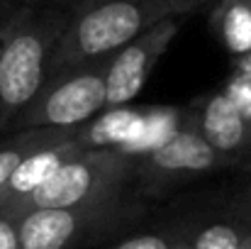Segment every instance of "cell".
<instances>
[{
    "label": "cell",
    "mask_w": 251,
    "mask_h": 249,
    "mask_svg": "<svg viewBox=\"0 0 251 249\" xmlns=\"http://www.w3.org/2000/svg\"><path fill=\"white\" fill-rule=\"evenodd\" d=\"M2 32H5V22L0 25V39H2Z\"/></svg>",
    "instance_id": "18"
},
{
    "label": "cell",
    "mask_w": 251,
    "mask_h": 249,
    "mask_svg": "<svg viewBox=\"0 0 251 249\" xmlns=\"http://www.w3.org/2000/svg\"><path fill=\"white\" fill-rule=\"evenodd\" d=\"M15 2H37V0H15Z\"/></svg>",
    "instance_id": "19"
},
{
    "label": "cell",
    "mask_w": 251,
    "mask_h": 249,
    "mask_svg": "<svg viewBox=\"0 0 251 249\" xmlns=\"http://www.w3.org/2000/svg\"><path fill=\"white\" fill-rule=\"evenodd\" d=\"M173 245L168 242V237L164 235H134L129 240H125L122 245H117L115 249H171Z\"/></svg>",
    "instance_id": "13"
},
{
    "label": "cell",
    "mask_w": 251,
    "mask_h": 249,
    "mask_svg": "<svg viewBox=\"0 0 251 249\" xmlns=\"http://www.w3.org/2000/svg\"><path fill=\"white\" fill-rule=\"evenodd\" d=\"M0 249H22L15 220H10L5 215H0Z\"/></svg>",
    "instance_id": "14"
},
{
    "label": "cell",
    "mask_w": 251,
    "mask_h": 249,
    "mask_svg": "<svg viewBox=\"0 0 251 249\" xmlns=\"http://www.w3.org/2000/svg\"><path fill=\"white\" fill-rule=\"evenodd\" d=\"M185 17H168L120 47L107 56L105 66V95L107 108H120L132 103L144 83L149 81L151 71L168 52L171 42L178 34V27Z\"/></svg>",
    "instance_id": "6"
},
{
    "label": "cell",
    "mask_w": 251,
    "mask_h": 249,
    "mask_svg": "<svg viewBox=\"0 0 251 249\" xmlns=\"http://www.w3.org/2000/svg\"><path fill=\"white\" fill-rule=\"evenodd\" d=\"M51 2H71V0H51Z\"/></svg>",
    "instance_id": "20"
},
{
    "label": "cell",
    "mask_w": 251,
    "mask_h": 249,
    "mask_svg": "<svg viewBox=\"0 0 251 249\" xmlns=\"http://www.w3.org/2000/svg\"><path fill=\"white\" fill-rule=\"evenodd\" d=\"M134 173V154L122 147H88L61 164L34 193L7 208L5 218L15 220L34 208H71L105 200L122 193L125 181Z\"/></svg>",
    "instance_id": "3"
},
{
    "label": "cell",
    "mask_w": 251,
    "mask_h": 249,
    "mask_svg": "<svg viewBox=\"0 0 251 249\" xmlns=\"http://www.w3.org/2000/svg\"><path fill=\"white\" fill-rule=\"evenodd\" d=\"M122 213L120 195L71 205V208H34L15 218L22 249H71L85 235L105 227Z\"/></svg>",
    "instance_id": "5"
},
{
    "label": "cell",
    "mask_w": 251,
    "mask_h": 249,
    "mask_svg": "<svg viewBox=\"0 0 251 249\" xmlns=\"http://www.w3.org/2000/svg\"><path fill=\"white\" fill-rule=\"evenodd\" d=\"M69 15L25 10L5 22L0 39V132L32 103L49 79L51 54Z\"/></svg>",
    "instance_id": "2"
},
{
    "label": "cell",
    "mask_w": 251,
    "mask_h": 249,
    "mask_svg": "<svg viewBox=\"0 0 251 249\" xmlns=\"http://www.w3.org/2000/svg\"><path fill=\"white\" fill-rule=\"evenodd\" d=\"M83 149H88L85 137H78L74 130H69L56 142L44 144L37 152H32L29 157H25L20 166L12 171V176L0 186V213H5L7 208L20 203L29 193H34L44 181L51 178V173L59 166L66 164L71 157L81 154Z\"/></svg>",
    "instance_id": "9"
},
{
    "label": "cell",
    "mask_w": 251,
    "mask_h": 249,
    "mask_svg": "<svg viewBox=\"0 0 251 249\" xmlns=\"http://www.w3.org/2000/svg\"><path fill=\"white\" fill-rule=\"evenodd\" d=\"M212 25L234 59L251 56V0H217Z\"/></svg>",
    "instance_id": "10"
},
{
    "label": "cell",
    "mask_w": 251,
    "mask_h": 249,
    "mask_svg": "<svg viewBox=\"0 0 251 249\" xmlns=\"http://www.w3.org/2000/svg\"><path fill=\"white\" fill-rule=\"evenodd\" d=\"M171 249H193V245H173Z\"/></svg>",
    "instance_id": "17"
},
{
    "label": "cell",
    "mask_w": 251,
    "mask_h": 249,
    "mask_svg": "<svg viewBox=\"0 0 251 249\" xmlns=\"http://www.w3.org/2000/svg\"><path fill=\"white\" fill-rule=\"evenodd\" d=\"M239 249H251V222L247 225L244 235H242V242H239Z\"/></svg>",
    "instance_id": "15"
},
{
    "label": "cell",
    "mask_w": 251,
    "mask_h": 249,
    "mask_svg": "<svg viewBox=\"0 0 251 249\" xmlns=\"http://www.w3.org/2000/svg\"><path fill=\"white\" fill-rule=\"evenodd\" d=\"M220 166H225L222 159L200 135L193 117L176 127L161 142L134 157V173H139L142 181L149 186L207 173Z\"/></svg>",
    "instance_id": "7"
},
{
    "label": "cell",
    "mask_w": 251,
    "mask_h": 249,
    "mask_svg": "<svg viewBox=\"0 0 251 249\" xmlns=\"http://www.w3.org/2000/svg\"><path fill=\"white\" fill-rule=\"evenodd\" d=\"M237 66L239 69H244L247 74L251 76V56H244V59H237Z\"/></svg>",
    "instance_id": "16"
},
{
    "label": "cell",
    "mask_w": 251,
    "mask_h": 249,
    "mask_svg": "<svg viewBox=\"0 0 251 249\" xmlns=\"http://www.w3.org/2000/svg\"><path fill=\"white\" fill-rule=\"evenodd\" d=\"M200 135L210 142L225 166L251 168V132L237 105L222 90L207 95L193 115Z\"/></svg>",
    "instance_id": "8"
},
{
    "label": "cell",
    "mask_w": 251,
    "mask_h": 249,
    "mask_svg": "<svg viewBox=\"0 0 251 249\" xmlns=\"http://www.w3.org/2000/svg\"><path fill=\"white\" fill-rule=\"evenodd\" d=\"M66 132L69 130H22L12 142L0 147V186L12 176V171L20 166L25 157H29L32 152H37L44 144L56 142Z\"/></svg>",
    "instance_id": "11"
},
{
    "label": "cell",
    "mask_w": 251,
    "mask_h": 249,
    "mask_svg": "<svg viewBox=\"0 0 251 249\" xmlns=\"http://www.w3.org/2000/svg\"><path fill=\"white\" fill-rule=\"evenodd\" d=\"M205 2L207 0H83V5L66 20L51 54L49 76L107 59L156 22L185 17Z\"/></svg>",
    "instance_id": "1"
},
{
    "label": "cell",
    "mask_w": 251,
    "mask_h": 249,
    "mask_svg": "<svg viewBox=\"0 0 251 249\" xmlns=\"http://www.w3.org/2000/svg\"><path fill=\"white\" fill-rule=\"evenodd\" d=\"M107 59L51 74L32 103L12 120L10 127L22 130H76L81 122L107 108L105 95Z\"/></svg>",
    "instance_id": "4"
},
{
    "label": "cell",
    "mask_w": 251,
    "mask_h": 249,
    "mask_svg": "<svg viewBox=\"0 0 251 249\" xmlns=\"http://www.w3.org/2000/svg\"><path fill=\"white\" fill-rule=\"evenodd\" d=\"M244 230L247 225H237L234 220H217L202 227L190 245L193 249H239Z\"/></svg>",
    "instance_id": "12"
}]
</instances>
